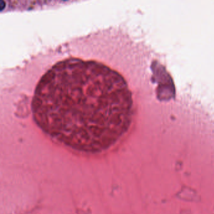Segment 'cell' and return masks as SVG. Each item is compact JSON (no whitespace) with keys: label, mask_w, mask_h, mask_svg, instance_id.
<instances>
[{"label":"cell","mask_w":214,"mask_h":214,"mask_svg":"<svg viewBox=\"0 0 214 214\" xmlns=\"http://www.w3.org/2000/svg\"><path fill=\"white\" fill-rule=\"evenodd\" d=\"M117 27L99 30L39 53L28 96L34 122L51 139L97 153L127 133L133 99L120 67Z\"/></svg>","instance_id":"cell-1"}]
</instances>
